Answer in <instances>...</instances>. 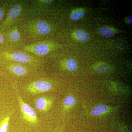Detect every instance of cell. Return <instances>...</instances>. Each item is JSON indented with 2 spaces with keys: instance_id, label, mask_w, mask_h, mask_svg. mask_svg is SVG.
<instances>
[{
  "instance_id": "6da1fadb",
  "label": "cell",
  "mask_w": 132,
  "mask_h": 132,
  "mask_svg": "<svg viewBox=\"0 0 132 132\" xmlns=\"http://www.w3.org/2000/svg\"><path fill=\"white\" fill-rule=\"evenodd\" d=\"M1 55L5 60L21 64H28L33 67L39 66L40 60L32 55L22 52H2Z\"/></svg>"
},
{
  "instance_id": "7a4b0ae2",
  "label": "cell",
  "mask_w": 132,
  "mask_h": 132,
  "mask_svg": "<svg viewBox=\"0 0 132 132\" xmlns=\"http://www.w3.org/2000/svg\"><path fill=\"white\" fill-rule=\"evenodd\" d=\"M13 88L20 108L22 119L31 125L38 124L39 120L35 110L24 101L15 86H13Z\"/></svg>"
},
{
  "instance_id": "3957f363",
  "label": "cell",
  "mask_w": 132,
  "mask_h": 132,
  "mask_svg": "<svg viewBox=\"0 0 132 132\" xmlns=\"http://www.w3.org/2000/svg\"><path fill=\"white\" fill-rule=\"evenodd\" d=\"M54 45L46 41L37 42L26 45L23 47L26 52L31 53L38 56H43L48 54L53 47Z\"/></svg>"
},
{
  "instance_id": "277c9868",
  "label": "cell",
  "mask_w": 132,
  "mask_h": 132,
  "mask_svg": "<svg viewBox=\"0 0 132 132\" xmlns=\"http://www.w3.org/2000/svg\"><path fill=\"white\" fill-rule=\"evenodd\" d=\"M27 28L30 33L35 35L45 36L49 34L51 27L49 24L43 20H35L28 22Z\"/></svg>"
},
{
  "instance_id": "5b68a950",
  "label": "cell",
  "mask_w": 132,
  "mask_h": 132,
  "mask_svg": "<svg viewBox=\"0 0 132 132\" xmlns=\"http://www.w3.org/2000/svg\"><path fill=\"white\" fill-rule=\"evenodd\" d=\"M52 87V84L49 81L40 80L29 83L26 86L25 90L30 94L37 95L48 92Z\"/></svg>"
},
{
  "instance_id": "8992f818",
  "label": "cell",
  "mask_w": 132,
  "mask_h": 132,
  "mask_svg": "<svg viewBox=\"0 0 132 132\" xmlns=\"http://www.w3.org/2000/svg\"><path fill=\"white\" fill-rule=\"evenodd\" d=\"M3 66L10 73L19 77L27 75L30 71L29 68L24 64L13 62H3Z\"/></svg>"
},
{
  "instance_id": "52a82bcc",
  "label": "cell",
  "mask_w": 132,
  "mask_h": 132,
  "mask_svg": "<svg viewBox=\"0 0 132 132\" xmlns=\"http://www.w3.org/2000/svg\"><path fill=\"white\" fill-rule=\"evenodd\" d=\"M23 10V7L20 4L14 5L10 9L7 16L0 26V29H5L13 23L14 21L19 17Z\"/></svg>"
},
{
  "instance_id": "ba28073f",
  "label": "cell",
  "mask_w": 132,
  "mask_h": 132,
  "mask_svg": "<svg viewBox=\"0 0 132 132\" xmlns=\"http://www.w3.org/2000/svg\"><path fill=\"white\" fill-rule=\"evenodd\" d=\"M36 109L41 112H47L52 105L51 99L45 96L38 97L35 101Z\"/></svg>"
},
{
  "instance_id": "9c48e42d",
  "label": "cell",
  "mask_w": 132,
  "mask_h": 132,
  "mask_svg": "<svg viewBox=\"0 0 132 132\" xmlns=\"http://www.w3.org/2000/svg\"><path fill=\"white\" fill-rule=\"evenodd\" d=\"M7 37L11 42L16 43L20 41L21 39L20 34L16 26H15L9 30Z\"/></svg>"
},
{
  "instance_id": "30bf717a",
  "label": "cell",
  "mask_w": 132,
  "mask_h": 132,
  "mask_svg": "<svg viewBox=\"0 0 132 132\" xmlns=\"http://www.w3.org/2000/svg\"><path fill=\"white\" fill-rule=\"evenodd\" d=\"M108 108L104 105H99L92 110V113L93 115L97 116L104 113L108 111Z\"/></svg>"
},
{
  "instance_id": "8fae6325",
  "label": "cell",
  "mask_w": 132,
  "mask_h": 132,
  "mask_svg": "<svg viewBox=\"0 0 132 132\" xmlns=\"http://www.w3.org/2000/svg\"><path fill=\"white\" fill-rule=\"evenodd\" d=\"M10 115L5 117L0 121V132H7Z\"/></svg>"
},
{
  "instance_id": "7c38bea8",
  "label": "cell",
  "mask_w": 132,
  "mask_h": 132,
  "mask_svg": "<svg viewBox=\"0 0 132 132\" xmlns=\"http://www.w3.org/2000/svg\"><path fill=\"white\" fill-rule=\"evenodd\" d=\"M75 35L78 39L82 42L87 41L90 38L88 33L81 30H77L75 32Z\"/></svg>"
},
{
  "instance_id": "4fadbf2b",
  "label": "cell",
  "mask_w": 132,
  "mask_h": 132,
  "mask_svg": "<svg viewBox=\"0 0 132 132\" xmlns=\"http://www.w3.org/2000/svg\"><path fill=\"white\" fill-rule=\"evenodd\" d=\"M99 33L100 35L106 37H112L114 34V32L113 30L106 27H103L100 29Z\"/></svg>"
},
{
  "instance_id": "5bb4252c",
  "label": "cell",
  "mask_w": 132,
  "mask_h": 132,
  "mask_svg": "<svg viewBox=\"0 0 132 132\" xmlns=\"http://www.w3.org/2000/svg\"><path fill=\"white\" fill-rule=\"evenodd\" d=\"M66 65L68 70L71 71H75L77 69L76 62L74 59H68L66 62Z\"/></svg>"
},
{
  "instance_id": "9a60e30c",
  "label": "cell",
  "mask_w": 132,
  "mask_h": 132,
  "mask_svg": "<svg viewBox=\"0 0 132 132\" xmlns=\"http://www.w3.org/2000/svg\"><path fill=\"white\" fill-rule=\"evenodd\" d=\"M75 99L72 96H68L65 97L63 100V104L66 108L69 107L75 103Z\"/></svg>"
},
{
  "instance_id": "2e32d148",
  "label": "cell",
  "mask_w": 132,
  "mask_h": 132,
  "mask_svg": "<svg viewBox=\"0 0 132 132\" xmlns=\"http://www.w3.org/2000/svg\"><path fill=\"white\" fill-rule=\"evenodd\" d=\"M84 15V12L83 11H77L73 12L71 14V19L73 20H77L81 19Z\"/></svg>"
},
{
  "instance_id": "e0dca14e",
  "label": "cell",
  "mask_w": 132,
  "mask_h": 132,
  "mask_svg": "<svg viewBox=\"0 0 132 132\" xmlns=\"http://www.w3.org/2000/svg\"><path fill=\"white\" fill-rule=\"evenodd\" d=\"M5 6L1 7H0V21L4 17V15H5Z\"/></svg>"
},
{
  "instance_id": "ac0fdd59",
  "label": "cell",
  "mask_w": 132,
  "mask_h": 132,
  "mask_svg": "<svg viewBox=\"0 0 132 132\" xmlns=\"http://www.w3.org/2000/svg\"><path fill=\"white\" fill-rule=\"evenodd\" d=\"M5 41V38L2 34L0 33V44H2Z\"/></svg>"
},
{
  "instance_id": "d6986e66",
  "label": "cell",
  "mask_w": 132,
  "mask_h": 132,
  "mask_svg": "<svg viewBox=\"0 0 132 132\" xmlns=\"http://www.w3.org/2000/svg\"><path fill=\"white\" fill-rule=\"evenodd\" d=\"M52 1H51V0H41V1H39V2L41 4L50 3L52 2Z\"/></svg>"
},
{
  "instance_id": "ffe728a7",
  "label": "cell",
  "mask_w": 132,
  "mask_h": 132,
  "mask_svg": "<svg viewBox=\"0 0 132 132\" xmlns=\"http://www.w3.org/2000/svg\"><path fill=\"white\" fill-rule=\"evenodd\" d=\"M132 16H130L128 17L127 19V21L128 22V24L130 25H131L132 24Z\"/></svg>"
},
{
  "instance_id": "44dd1931",
  "label": "cell",
  "mask_w": 132,
  "mask_h": 132,
  "mask_svg": "<svg viewBox=\"0 0 132 132\" xmlns=\"http://www.w3.org/2000/svg\"><path fill=\"white\" fill-rule=\"evenodd\" d=\"M3 75V73H2V72L0 71V75Z\"/></svg>"
}]
</instances>
